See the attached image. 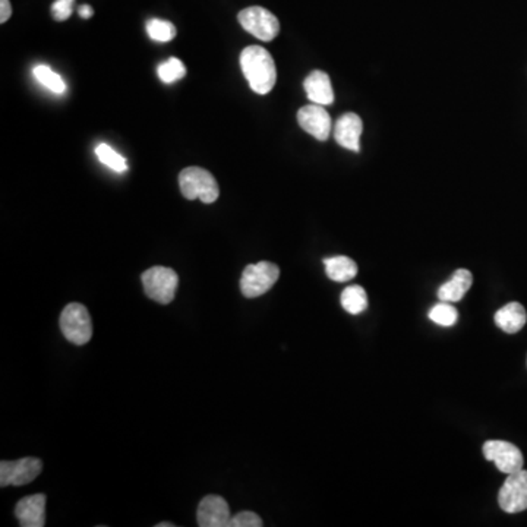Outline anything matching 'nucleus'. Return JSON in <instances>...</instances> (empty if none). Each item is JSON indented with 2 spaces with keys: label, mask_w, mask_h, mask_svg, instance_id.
Here are the masks:
<instances>
[{
  "label": "nucleus",
  "mask_w": 527,
  "mask_h": 527,
  "mask_svg": "<svg viewBox=\"0 0 527 527\" xmlns=\"http://www.w3.org/2000/svg\"><path fill=\"white\" fill-rule=\"evenodd\" d=\"M240 67L254 93L265 95L277 81L276 63L270 51L260 46H249L240 55Z\"/></svg>",
  "instance_id": "obj_1"
},
{
  "label": "nucleus",
  "mask_w": 527,
  "mask_h": 527,
  "mask_svg": "<svg viewBox=\"0 0 527 527\" xmlns=\"http://www.w3.org/2000/svg\"><path fill=\"white\" fill-rule=\"evenodd\" d=\"M179 186L186 200H201L204 204H213L220 195L219 183L209 170L202 167H186L179 174Z\"/></svg>",
  "instance_id": "obj_2"
},
{
  "label": "nucleus",
  "mask_w": 527,
  "mask_h": 527,
  "mask_svg": "<svg viewBox=\"0 0 527 527\" xmlns=\"http://www.w3.org/2000/svg\"><path fill=\"white\" fill-rule=\"evenodd\" d=\"M280 268L270 261L251 264L245 268L240 279V291L245 298L254 299L267 293L277 283Z\"/></svg>",
  "instance_id": "obj_3"
},
{
  "label": "nucleus",
  "mask_w": 527,
  "mask_h": 527,
  "mask_svg": "<svg viewBox=\"0 0 527 527\" xmlns=\"http://www.w3.org/2000/svg\"><path fill=\"white\" fill-rule=\"evenodd\" d=\"M60 330L67 342L76 346L87 344L93 335V324L87 308L81 303H69L60 314Z\"/></svg>",
  "instance_id": "obj_4"
},
{
  "label": "nucleus",
  "mask_w": 527,
  "mask_h": 527,
  "mask_svg": "<svg viewBox=\"0 0 527 527\" xmlns=\"http://www.w3.org/2000/svg\"><path fill=\"white\" fill-rule=\"evenodd\" d=\"M142 286L150 299L167 305L174 299L179 277L176 272L167 267H153L142 274Z\"/></svg>",
  "instance_id": "obj_5"
},
{
  "label": "nucleus",
  "mask_w": 527,
  "mask_h": 527,
  "mask_svg": "<svg viewBox=\"0 0 527 527\" xmlns=\"http://www.w3.org/2000/svg\"><path fill=\"white\" fill-rule=\"evenodd\" d=\"M237 20L245 31L263 41H272L279 36V20L268 9L251 6L240 11Z\"/></svg>",
  "instance_id": "obj_6"
},
{
  "label": "nucleus",
  "mask_w": 527,
  "mask_h": 527,
  "mask_svg": "<svg viewBox=\"0 0 527 527\" xmlns=\"http://www.w3.org/2000/svg\"><path fill=\"white\" fill-rule=\"evenodd\" d=\"M501 510L515 514L527 510V470L510 473L498 492Z\"/></svg>",
  "instance_id": "obj_7"
},
{
  "label": "nucleus",
  "mask_w": 527,
  "mask_h": 527,
  "mask_svg": "<svg viewBox=\"0 0 527 527\" xmlns=\"http://www.w3.org/2000/svg\"><path fill=\"white\" fill-rule=\"evenodd\" d=\"M484 457L488 461H494L500 472L510 475L523 469L524 457L519 447L512 442L501 440L487 441L484 444Z\"/></svg>",
  "instance_id": "obj_8"
},
{
  "label": "nucleus",
  "mask_w": 527,
  "mask_h": 527,
  "mask_svg": "<svg viewBox=\"0 0 527 527\" xmlns=\"http://www.w3.org/2000/svg\"><path fill=\"white\" fill-rule=\"evenodd\" d=\"M43 463L36 457H25L16 461L0 463V485L2 487H22L39 477Z\"/></svg>",
  "instance_id": "obj_9"
},
{
  "label": "nucleus",
  "mask_w": 527,
  "mask_h": 527,
  "mask_svg": "<svg viewBox=\"0 0 527 527\" xmlns=\"http://www.w3.org/2000/svg\"><path fill=\"white\" fill-rule=\"evenodd\" d=\"M298 122L305 132L318 141H326L333 132L330 114L319 104H308L298 112Z\"/></svg>",
  "instance_id": "obj_10"
},
{
  "label": "nucleus",
  "mask_w": 527,
  "mask_h": 527,
  "mask_svg": "<svg viewBox=\"0 0 527 527\" xmlns=\"http://www.w3.org/2000/svg\"><path fill=\"white\" fill-rule=\"evenodd\" d=\"M230 519V508L223 496H205L198 505L197 520L201 527H228Z\"/></svg>",
  "instance_id": "obj_11"
},
{
  "label": "nucleus",
  "mask_w": 527,
  "mask_h": 527,
  "mask_svg": "<svg viewBox=\"0 0 527 527\" xmlns=\"http://www.w3.org/2000/svg\"><path fill=\"white\" fill-rule=\"evenodd\" d=\"M362 119L356 113L343 114L335 122V139L340 147L346 150L359 153L361 151V135H362Z\"/></svg>",
  "instance_id": "obj_12"
},
{
  "label": "nucleus",
  "mask_w": 527,
  "mask_h": 527,
  "mask_svg": "<svg viewBox=\"0 0 527 527\" xmlns=\"http://www.w3.org/2000/svg\"><path fill=\"white\" fill-rule=\"evenodd\" d=\"M15 515L22 527H43L46 524V496H25L16 504Z\"/></svg>",
  "instance_id": "obj_13"
},
{
  "label": "nucleus",
  "mask_w": 527,
  "mask_h": 527,
  "mask_svg": "<svg viewBox=\"0 0 527 527\" xmlns=\"http://www.w3.org/2000/svg\"><path fill=\"white\" fill-rule=\"evenodd\" d=\"M303 88H305L308 99L314 104L326 107L335 102V91L331 85L330 76L326 72H311L305 79Z\"/></svg>",
  "instance_id": "obj_14"
},
{
  "label": "nucleus",
  "mask_w": 527,
  "mask_h": 527,
  "mask_svg": "<svg viewBox=\"0 0 527 527\" xmlns=\"http://www.w3.org/2000/svg\"><path fill=\"white\" fill-rule=\"evenodd\" d=\"M472 272L465 268H459L454 272L451 279L438 289V298L441 302H459L465 298L469 289L472 288Z\"/></svg>",
  "instance_id": "obj_15"
},
{
  "label": "nucleus",
  "mask_w": 527,
  "mask_h": 527,
  "mask_svg": "<svg viewBox=\"0 0 527 527\" xmlns=\"http://www.w3.org/2000/svg\"><path fill=\"white\" fill-rule=\"evenodd\" d=\"M527 314L523 305L519 302L507 303L496 314V324L508 335L519 333L526 326Z\"/></svg>",
  "instance_id": "obj_16"
},
{
  "label": "nucleus",
  "mask_w": 527,
  "mask_h": 527,
  "mask_svg": "<svg viewBox=\"0 0 527 527\" xmlns=\"http://www.w3.org/2000/svg\"><path fill=\"white\" fill-rule=\"evenodd\" d=\"M326 276L337 283H346L358 274V265L349 256H331L324 260Z\"/></svg>",
  "instance_id": "obj_17"
},
{
  "label": "nucleus",
  "mask_w": 527,
  "mask_h": 527,
  "mask_svg": "<svg viewBox=\"0 0 527 527\" xmlns=\"http://www.w3.org/2000/svg\"><path fill=\"white\" fill-rule=\"evenodd\" d=\"M344 311L352 315L362 314L368 308V295L362 286H349L344 289L340 298Z\"/></svg>",
  "instance_id": "obj_18"
},
{
  "label": "nucleus",
  "mask_w": 527,
  "mask_h": 527,
  "mask_svg": "<svg viewBox=\"0 0 527 527\" xmlns=\"http://www.w3.org/2000/svg\"><path fill=\"white\" fill-rule=\"evenodd\" d=\"M32 74L36 76L37 81H39L43 87L50 90L51 93H55V94H63V93L67 91V84H65V81H63L55 71H51L50 67H46V65H37V67L32 69Z\"/></svg>",
  "instance_id": "obj_19"
},
{
  "label": "nucleus",
  "mask_w": 527,
  "mask_h": 527,
  "mask_svg": "<svg viewBox=\"0 0 527 527\" xmlns=\"http://www.w3.org/2000/svg\"><path fill=\"white\" fill-rule=\"evenodd\" d=\"M95 156L103 165H107L109 169L114 170V172H118V174H123L128 170L126 158L121 156L118 151H114L111 146H107V144L97 146Z\"/></svg>",
  "instance_id": "obj_20"
},
{
  "label": "nucleus",
  "mask_w": 527,
  "mask_h": 527,
  "mask_svg": "<svg viewBox=\"0 0 527 527\" xmlns=\"http://www.w3.org/2000/svg\"><path fill=\"white\" fill-rule=\"evenodd\" d=\"M147 32L154 41L167 43V41H172L176 37V27L169 21L154 18V20L147 22Z\"/></svg>",
  "instance_id": "obj_21"
},
{
  "label": "nucleus",
  "mask_w": 527,
  "mask_h": 527,
  "mask_svg": "<svg viewBox=\"0 0 527 527\" xmlns=\"http://www.w3.org/2000/svg\"><path fill=\"white\" fill-rule=\"evenodd\" d=\"M158 78L162 79L165 84H174L185 78L186 67L182 60L177 58H170L162 63L157 69Z\"/></svg>",
  "instance_id": "obj_22"
},
{
  "label": "nucleus",
  "mask_w": 527,
  "mask_h": 527,
  "mask_svg": "<svg viewBox=\"0 0 527 527\" xmlns=\"http://www.w3.org/2000/svg\"><path fill=\"white\" fill-rule=\"evenodd\" d=\"M429 318L441 326H451L459 318V312L450 302H441L429 311Z\"/></svg>",
  "instance_id": "obj_23"
},
{
  "label": "nucleus",
  "mask_w": 527,
  "mask_h": 527,
  "mask_svg": "<svg viewBox=\"0 0 527 527\" xmlns=\"http://www.w3.org/2000/svg\"><path fill=\"white\" fill-rule=\"evenodd\" d=\"M263 520L260 515L252 512H242L230 519L228 527H261Z\"/></svg>",
  "instance_id": "obj_24"
},
{
  "label": "nucleus",
  "mask_w": 527,
  "mask_h": 527,
  "mask_svg": "<svg viewBox=\"0 0 527 527\" xmlns=\"http://www.w3.org/2000/svg\"><path fill=\"white\" fill-rule=\"evenodd\" d=\"M76 0H56L51 4V15L56 21H67L71 18Z\"/></svg>",
  "instance_id": "obj_25"
},
{
  "label": "nucleus",
  "mask_w": 527,
  "mask_h": 527,
  "mask_svg": "<svg viewBox=\"0 0 527 527\" xmlns=\"http://www.w3.org/2000/svg\"><path fill=\"white\" fill-rule=\"evenodd\" d=\"M11 15H13V6L9 4V0H0V22L4 24Z\"/></svg>",
  "instance_id": "obj_26"
},
{
  "label": "nucleus",
  "mask_w": 527,
  "mask_h": 527,
  "mask_svg": "<svg viewBox=\"0 0 527 527\" xmlns=\"http://www.w3.org/2000/svg\"><path fill=\"white\" fill-rule=\"evenodd\" d=\"M78 13L84 20H88V18L94 15V9L91 8L90 4H83V6H79Z\"/></svg>",
  "instance_id": "obj_27"
},
{
  "label": "nucleus",
  "mask_w": 527,
  "mask_h": 527,
  "mask_svg": "<svg viewBox=\"0 0 527 527\" xmlns=\"http://www.w3.org/2000/svg\"><path fill=\"white\" fill-rule=\"evenodd\" d=\"M174 524L172 523H158L157 527H174Z\"/></svg>",
  "instance_id": "obj_28"
}]
</instances>
